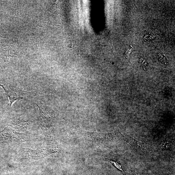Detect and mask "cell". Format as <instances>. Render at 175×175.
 Returning a JSON list of instances; mask_svg holds the SVG:
<instances>
[{
  "mask_svg": "<svg viewBox=\"0 0 175 175\" xmlns=\"http://www.w3.org/2000/svg\"><path fill=\"white\" fill-rule=\"evenodd\" d=\"M141 62L142 68L145 71H147L148 69V63L144 58H141Z\"/></svg>",
  "mask_w": 175,
  "mask_h": 175,
  "instance_id": "obj_4",
  "label": "cell"
},
{
  "mask_svg": "<svg viewBox=\"0 0 175 175\" xmlns=\"http://www.w3.org/2000/svg\"><path fill=\"white\" fill-rule=\"evenodd\" d=\"M1 86L5 92V94L7 96L9 101V106L11 108L13 104L16 101L20 100H26V94L25 92L23 91H20L18 90L13 89L1 85Z\"/></svg>",
  "mask_w": 175,
  "mask_h": 175,
  "instance_id": "obj_1",
  "label": "cell"
},
{
  "mask_svg": "<svg viewBox=\"0 0 175 175\" xmlns=\"http://www.w3.org/2000/svg\"><path fill=\"white\" fill-rule=\"evenodd\" d=\"M109 162H110L112 164H113V165L115 167H116L117 169L121 171L122 173L124 174V171L123 169H122V167L120 163H119L117 162L113 161L112 160L109 161Z\"/></svg>",
  "mask_w": 175,
  "mask_h": 175,
  "instance_id": "obj_3",
  "label": "cell"
},
{
  "mask_svg": "<svg viewBox=\"0 0 175 175\" xmlns=\"http://www.w3.org/2000/svg\"><path fill=\"white\" fill-rule=\"evenodd\" d=\"M157 58H158L159 61L160 62H161L162 63L166 65L168 64V62L166 60V58L163 55H162L161 54H158L157 56Z\"/></svg>",
  "mask_w": 175,
  "mask_h": 175,
  "instance_id": "obj_2",
  "label": "cell"
}]
</instances>
